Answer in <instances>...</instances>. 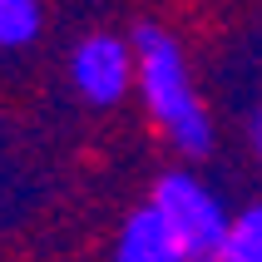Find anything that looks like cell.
<instances>
[{"label": "cell", "mask_w": 262, "mask_h": 262, "mask_svg": "<svg viewBox=\"0 0 262 262\" xmlns=\"http://www.w3.org/2000/svg\"><path fill=\"white\" fill-rule=\"evenodd\" d=\"M134 89L144 99L154 129L183 154V159H208L213 154V119H208L198 89H193L188 59L173 30L139 25L134 30Z\"/></svg>", "instance_id": "cell-1"}, {"label": "cell", "mask_w": 262, "mask_h": 262, "mask_svg": "<svg viewBox=\"0 0 262 262\" xmlns=\"http://www.w3.org/2000/svg\"><path fill=\"white\" fill-rule=\"evenodd\" d=\"M148 203L159 208L163 223L173 228V237L183 243L188 262H218L223 237H228L233 218H228L223 198L208 188L198 173H188V168H168V173H159Z\"/></svg>", "instance_id": "cell-2"}, {"label": "cell", "mask_w": 262, "mask_h": 262, "mask_svg": "<svg viewBox=\"0 0 262 262\" xmlns=\"http://www.w3.org/2000/svg\"><path fill=\"white\" fill-rule=\"evenodd\" d=\"M70 84L74 94L94 109H114L124 94L134 89V40L124 35H84L70 55Z\"/></svg>", "instance_id": "cell-3"}, {"label": "cell", "mask_w": 262, "mask_h": 262, "mask_svg": "<svg viewBox=\"0 0 262 262\" xmlns=\"http://www.w3.org/2000/svg\"><path fill=\"white\" fill-rule=\"evenodd\" d=\"M114 262H188L183 243L173 237V228L163 223V213L154 203L134 208L124 228L114 237Z\"/></svg>", "instance_id": "cell-4"}, {"label": "cell", "mask_w": 262, "mask_h": 262, "mask_svg": "<svg viewBox=\"0 0 262 262\" xmlns=\"http://www.w3.org/2000/svg\"><path fill=\"white\" fill-rule=\"evenodd\" d=\"M45 5L40 0H0V50H25L40 40Z\"/></svg>", "instance_id": "cell-5"}, {"label": "cell", "mask_w": 262, "mask_h": 262, "mask_svg": "<svg viewBox=\"0 0 262 262\" xmlns=\"http://www.w3.org/2000/svg\"><path fill=\"white\" fill-rule=\"evenodd\" d=\"M218 262H262V203L243 208L223 237V252Z\"/></svg>", "instance_id": "cell-6"}, {"label": "cell", "mask_w": 262, "mask_h": 262, "mask_svg": "<svg viewBox=\"0 0 262 262\" xmlns=\"http://www.w3.org/2000/svg\"><path fill=\"white\" fill-rule=\"evenodd\" d=\"M248 144H252V154L262 159V109L252 114V124H248Z\"/></svg>", "instance_id": "cell-7"}]
</instances>
